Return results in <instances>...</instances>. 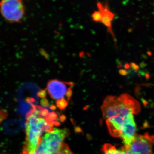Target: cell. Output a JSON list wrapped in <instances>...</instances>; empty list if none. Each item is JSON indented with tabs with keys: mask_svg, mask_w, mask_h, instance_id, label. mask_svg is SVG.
I'll return each instance as SVG.
<instances>
[{
	"mask_svg": "<svg viewBox=\"0 0 154 154\" xmlns=\"http://www.w3.org/2000/svg\"><path fill=\"white\" fill-rule=\"evenodd\" d=\"M140 110L139 103L128 94L106 97L102 110L110 134L113 137H120L125 123Z\"/></svg>",
	"mask_w": 154,
	"mask_h": 154,
	"instance_id": "obj_1",
	"label": "cell"
},
{
	"mask_svg": "<svg viewBox=\"0 0 154 154\" xmlns=\"http://www.w3.org/2000/svg\"><path fill=\"white\" fill-rule=\"evenodd\" d=\"M54 125L46 118L36 114L31 109L27 114L26 137L24 149L21 154L34 152L41 140L42 134L52 131Z\"/></svg>",
	"mask_w": 154,
	"mask_h": 154,
	"instance_id": "obj_2",
	"label": "cell"
},
{
	"mask_svg": "<svg viewBox=\"0 0 154 154\" xmlns=\"http://www.w3.org/2000/svg\"><path fill=\"white\" fill-rule=\"evenodd\" d=\"M68 130L54 128L41 138L38 147L30 154H54L60 149L63 141L69 135Z\"/></svg>",
	"mask_w": 154,
	"mask_h": 154,
	"instance_id": "obj_3",
	"label": "cell"
},
{
	"mask_svg": "<svg viewBox=\"0 0 154 154\" xmlns=\"http://www.w3.org/2000/svg\"><path fill=\"white\" fill-rule=\"evenodd\" d=\"M74 85L72 82L50 80L47 83L46 91L56 103L61 101L69 102L72 95V88Z\"/></svg>",
	"mask_w": 154,
	"mask_h": 154,
	"instance_id": "obj_4",
	"label": "cell"
},
{
	"mask_svg": "<svg viewBox=\"0 0 154 154\" xmlns=\"http://www.w3.org/2000/svg\"><path fill=\"white\" fill-rule=\"evenodd\" d=\"M0 13L10 23L20 22L25 15V7L22 1L4 0L0 2Z\"/></svg>",
	"mask_w": 154,
	"mask_h": 154,
	"instance_id": "obj_5",
	"label": "cell"
},
{
	"mask_svg": "<svg viewBox=\"0 0 154 154\" xmlns=\"http://www.w3.org/2000/svg\"><path fill=\"white\" fill-rule=\"evenodd\" d=\"M154 136L148 134L136 135L127 148L126 154H154Z\"/></svg>",
	"mask_w": 154,
	"mask_h": 154,
	"instance_id": "obj_6",
	"label": "cell"
},
{
	"mask_svg": "<svg viewBox=\"0 0 154 154\" xmlns=\"http://www.w3.org/2000/svg\"><path fill=\"white\" fill-rule=\"evenodd\" d=\"M137 126L135 122L134 115L131 116L125 123L120 137L127 148L134 140L136 134Z\"/></svg>",
	"mask_w": 154,
	"mask_h": 154,
	"instance_id": "obj_7",
	"label": "cell"
},
{
	"mask_svg": "<svg viewBox=\"0 0 154 154\" xmlns=\"http://www.w3.org/2000/svg\"><path fill=\"white\" fill-rule=\"evenodd\" d=\"M97 6L99 11L101 12L103 16L102 23L107 28L108 31L110 32L114 39V42H116V38L113 33L112 28V22L114 18V15L109 10L107 3H102L98 2Z\"/></svg>",
	"mask_w": 154,
	"mask_h": 154,
	"instance_id": "obj_8",
	"label": "cell"
},
{
	"mask_svg": "<svg viewBox=\"0 0 154 154\" xmlns=\"http://www.w3.org/2000/svg\"><path fill=\"white\" fill-rule=\"evenodd\" d=\"M102 152V154H126L125 147H117L110 144L104 145Z\"/></svg>",
	"mask_w": 154,
	"mask_h": 154,
	"instance_id": "obj_9",
	"label": "cell"
},
{
	"mask_svg": "<svg viewBox=\"0 0 154 154\" xmlns=\"http://www.w3.org/2000/svg\"><path fill=\"white\" fill-rule=\"evenodd\" d=\"M54 154H74L68 146L66 144L63 143L59 150Z\"/></svg>",
	"mask_w": 154,
	"mask_h": 154,
	"instance_id": "obj_10",
	"label": "cell"
},
{
	"mask_svg": "<svg viewBox=\"0 0 154 154\" xmlns=\"http://www.w3.org/2000/svg\"><path fill=\"white\" fill-rule=\"evenodd\" d=\"M103 16L101 12L95 11L92 14V18L95 22H102Z\"/></svg>",
	"mask_w": 154,
	"mask_h": 154,
	"instance_id": "obj_11",
	"label": "cell"
},
{
	"mask_svg": "<svg viewBox=\"0 0 154 154\" xmlns=\"http://www.w3.org/2000/svg\"><path fill=\"white\" fill-rule=\"evenodd\" d=\"M37 95L38 97H40L41 99L46 98L47 96V92L46 90H41L38 91Z\"/></svg>",
	"mask_w": 154,
	"mask_h": 154,
	"instance_id": "obj_12",
	"label": "cell"
},
{
	"mask_svg": "<svg viewBox=\"0 0 154 154\" xmlns=\"http://www.w3.org/2000/svg\"><path fill=\"white\" fill-rule=\"evenodd\" d=\"M130 68L132 69L135 71L137 72L139 69V66L135 63H131L130 64Z\"/></svg>",
	"mask_w": 154,
	"mask_h": 154,
	"instance_id": "obj_13",
	"label": "cell"
},
{
	"mask_svg": "<svg viewBox=\"0 0 154 154\" xmlns=\"http://www.w3.org/2000/svg\"><path fill=\"white\" fill-rule=\"evenodd\" d=\"M119 74L122 76H126L128 74V72L125 70L123 69H119Z\"/></svg>",
	"mask_w": 154,
	"mask_h": 154,
	"instance_id": "obj_14",
	"label": "cell"
},
{
	"mask_svg": "<svg viewBox=\"0 0 154 154\" xmlns=\"http://www.w3.org/2000/svg\"><path fill=\"white\" fill-rule=\"evenodd\" d=\"M125 68L126 69H129L130 68V64L128 63H126L124 66Z\"/></svg>",
	"mask_w": 154,
	"mask_h": 154,
	"instance_id": "obj_15",
	"label": "cell"
},
{
	"mask_svg": "<svg viewBox=\"0 0 154 154\" xmlns=\"http://www.w3.org/2000/svg\"><path fill=\"white\" fill-rule=\"evenodd\" d=\"M145 76L146 77V79H149V78H150V75H149L148 74H147V73H146L145 74Z\"/></svg>",
	"mask_w": 154,
	"mask_h": 154,
	"instance_id": "obj_16",
	"label": "cell"
}]
</instances>
